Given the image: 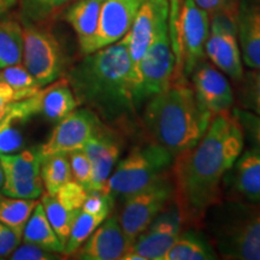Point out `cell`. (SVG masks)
<instances>
[{"mask_svg":"<svg viewBox=\"0 0 260 260\" xmlns=\"http://www.w3.org/2000/svg\"><path fill=\"white\" fill-rule=\"evenodd\" d=\"M182 226L180 212L172 201L135 240L129 252L144 260H162L181 234Z\"/></svg>","mask_w":260,"mask_h":260,"instance_id":"obj_13","label":"cell"},{"mask_svg":"<svg viewBox=\"0 0 260 260\" xmlns=\"http://www.w3.org/2000/svg\"><path fill=\"white\" fill-rule=\"evenodd\" d=\"M217 259L213 247L203 234L187 230L176 239L162 260H212Z\"/></svg>","mask_w":260,"mask_h":260,"instance_id":"obj_23","label":"cell"},{"mask_svg":"<svg viewBox=\"0 0 260 260\" xmlns=\"http://www.w3.org/2000/svg\"><path fill=\"white\" fill-rule=\"evenodd\" d=\"M39 204L38 199H19L0 191V223L12 229L22 237L29 217Z\"/></svg>","mask_w":260,"mask_h":260,"instance_id":"obj_25","label":"cell"},{"mask_svg":"<svg viewBox=\"0 0 260 260\" xmlns=\"http://www.w3.org/2000/svg\"><path fill=\"white\" fill-rule=\"evenodd\" d=\"M22 241L14 230L10 229L5 224L0 223V259L9 258L10 254Z\"/></svg>","mask_w":260,"mask_h":260,"instance_id":"obj_41","label":"cell"},{"mask_svg":"<svg viewBox=\"0 0 260 260\" xmlns=\"http://www.w3.org/2000/svg\"><path fill=\"white\" fill-rule=\"evenodd\" d=\"M211 118L189 82L180 80L172 81L164 92L147 100L140 126L146 139L176 157L199 142Z\"/></svg>","mask_w":260,"mask_h":260,"instance_id":"obj_3","label":"cell"},{"mask_svg":"<svg viewBox=\"0 0 260 260\" xmlns=\"http://www.w3.org/2000/svg\"><path fill=\"white\" fill-rule=\"evenodd\" d=\"M205 48L207 57L219 70L237 82L242 80V56L237 35L210 29Z\"/></svg>","mask_w":260,"mask_h":260,"instance_id":"obj_18","label":"cell"},{"mask_svg":"<svg viewBox=\"0 0 260 260\" xmlns=\"http://www.w3.org/2000/svg\"><path fill=\"white\" fill-rule=\"evenodd\" d=\"M174 201V182L171 169L158 180L123 201L119 223L133 241H135L169 204Z\"/></svg>","mask_w":260,"mask_h":260,"instance_id":"obj_7","label":"cell"},{"mask_svg":"<svg viewBox=\"0 0 260 260\" xmlns=\"http://www.w3.org/2000/svg\"><path fill=\"white\" fill-rule=\"evenodd\" d=\"M68 157H69L73 180L89 191L90 182H92V165L86 152L83 149H77L70 152Z\"/></svg>","mask_w":260,"mask_h":260,"instance_id":"obj_36","label":"cell"},{"mask_svg":"<svg viewBox=\"0 0 260 260\" xmlns=\"http://www.w3.org/2000/svg\"><path fill=\"white\" fill-rule=\"evenodd\" d=\"M9 258L11 260H56L61 256L59 253L46 251L37 245L23 242L22 246L16 247Z\"/></svg>","mask_w":260,"mask_h":260,"instance_id":"obj_40","label":"cell"},{"mask_svg":"<svg viewBox=\"0 0 260 260\" xmlns=\"http://www.w3.org/2000/svg\"><path fill=\"white\" fill-rule=\"evenodd\" d=\"M169 37L175 56L172 81L187 80L205 57V44L210 32V16L193 0H170Z\"/></svg>","mask_w":260,"mask_h":260,"instance_id":"obj_4","label":"cell"},{"mask_svg":"<svg viewBox=\"0 0 260 260\" xmlns=\"http://www.w3.org/2000/svg\"><path fill=\"white\" fill-rule=\"evenodd\" d=\"M40 175L46 193L56 194L61 186L73 180L68 154L57 153L42 157Z\"/></svg>","mask_w":260,"mask_h":260,"instance_id":"obj_27","label":"cell"},{"mask_svg":"<svg viewBox=\"0 0 260 260\" xmlns=\"http://www.w3.org/2000/svg\"><path fill=\"white\" fill-rule=\"evenodd\" d=\"M24 122L4 115L0 119V154L17 153L24 147V138L19 124Z\"/></svg>","mask_w":260,"mask_h":260,"instance_id":"obj_31","label":"cell"},{"mask_svg":"<svg viewBox=\"0 0 260 260\" xmlns=\"http://www.w3.org/2000/svg\"><path fill=\"white\" fill-rule=\"evenodd\" d=\"M65 79L79 105L92 110L104 123L125 135L134 129L139 109L134 99L132 60L124 38L86 54Z\"/></svg>","mask_w":260,"mask_h":260,"instance_id":"obj_2","label":"cell"},{"mask_svg":"<svg viewBox=\"0 0 260 260\" xmlns=\"http://www.w3.org/2000/svg\"><path fill=\"white\" fill-rule=\"evenodd\" d=\"M145 0H105L89 53L119 41L128 34ZM88 53V54H89Z\"/></svg>","mask_w":260,"mask_h":260,"instance_id":"obj_15","label":"cell"},{"mask_svg":"<svg viewBox=\"0 0 260 260\" xmlns=\"http://www.w3.org/2000/svg\"><path fill=\"white\" fill-rule=\"evenodd\" d=\"M174 73L175 56L167 28L148 47L139 64L134 89L138 109L152 96L164 92L171 84Z\"/></svg>","mask_w":260,"mask_h":260,"instance_id":"obj_9","label":"cell"},{"mask_svg":"<svg viewBox=\"0 0 260 260\" xmlns=\"http://www.w3.org/2000/svg\"><path fill=\"white\" fill-rule=\"evenodd\" d=\"M102 123V119L92 110L87 107L75 109L57 123L47 141L40 146L42 157L57 153L69 154L82 149Z\"/></svg>","mask_w":260,"mask_h":260,"instance_id":"obj_12","label":"cell"},{"mask_svg":"<svg viewBox=\"0 0 260 260\" xmlns=\"http://www.w3.org/2000/svg\"><path fill=\"white\" fill-rule=\"evenodd\" d=\"M193 2L200 9L205 10L207 14L211 15L219 9L232 5H237L240 3V0H193Z\"/></svg>","mask_w":260,"mask_h":260,"instance_id":"obj_42","label":"cell"},{"mask_svg":"<svg viewBox=\"0 0 260 260\" xmlns=\"http://www.w3.org/2000/svg\"><path fill=\"white\" fill-rule=\"evenodd\" d=\"M0 81L8 83L14 90V102L28 99L42 88L22 63L0 69Z\"/></svg>","mask_w":260,"mask_h":260,"instance_id":"obj_29","label":"cell"},{"mask_svg":"<svg viewBox=\"0 0 260 260\" xmlns=\"http://www.w3.org/2000/svg\"><path fill=\"white\" fill-rule=\"evenodd\" d=\"M41 204L44 206L48 222L53 228L54 233L57 234L58 239L60 240L61 245L65 247L69 239L71 226L80 211L68 210L57 200L54 195L48 194L46 191L41 195Z\"/></svg>","mask_w":260,"mask_h":260,"instance_id":"obj_28","label":"cell"},{"mask_svg":"<svg viewBox=\"0 0 260 260\" xmlns=\"http://www.w3.org/2000/svg\"><path fill=\"white\" fill-rule=\"evenodd\" d=\"M105 0H77L65 12V19L76 32L82 54H88L99 25L100 11Z\"/></svg>","mask_w":260,"mask_h":260,"instance_id":"obj_19","label":"cell"},{"mask_svg":"<svg viewBox=\"0 0 260 260\" xmlns=\"http://www.w3.org/2000/svg\"><path fill=\"white\" fill-rule=\"evenodd\" d=\"M109 216L110 214L107 213L90 214L80 211L71 226L69 239L64 247V255H74V253Z\"/></svg>","mask_w":260,"mask_h":260,"instance_id":"obj_30","label":"cell"},{"mask_svg":"<svg viewBox=\"0 0 260 260\" xmlns=\"http://www.w3.org/2000/svg\"><path fill=\"white\" fill-rule=\"evenodd\" d=\"M237 37L247 67L260 69V0H240Z\"/></svg>","mask_w":260,"mask_h":260,"instance_id":"obj_17","label":"cell"},{"mask_svg":"<svg viewBox=\"0 0 260 260\" xmlns=\"http://www.w3.org/2000/svg\"><path fill=\"white\" fill-rule=\"evenodd\" d=\"M124 133L102 123L82 148L92 165L89 190H105L106 182L124 148Z\"/></svg>","mask_w":260,"mask_h":260,"instance_id":"obj_11","label":"cell"},{"mask_svg":"<svg viewBox=\"0 0 260 260\" xmlns=\"http://www.w3.org/2000/svg\"><path fill=\"white\" fill-rule=\"evenodd\" d=\"M245 145V133L234 112L212 116L203 138L174 159V204L183 225L200 228L212 207L222 204V181Z\"/></svg>","mask_w":260,"mask_h":260,"instance_id":"obj_1","label":"cell"},{"mask_svg":"<svg viewBox=\"0 0 260 260\" xmlns=\"http://www.w3.org/2000/svg\"><path fill=\"white\" fill-rule=\"evenodd\" d=\"M17 0H0V16H3L16 4Z\"/></svg>","mask_w":260,"mask_h":260,"instance_id":"obj_44","label":"cell"},{"mask_svg":"<svg viewBox=\"0 0 260 260\" xmlns=\"http://www.w3.org/2000/svg\"><path fill=\"white\" fill-rule=\"evenodd\" d=\"M174 159L175 155L168 149L146 140L135 145L124 159L117 162L105 190L115 200L124 201L170 170Z\"/></svg>","mask_w":260,"mask_h":260,"instance_id":"obj_5","label":"cell"},{"mask_svg":"<svg viewBox=\"0 0 260 260\" xmlns=\"http://www.w3.org/2000/svg\"><path fill=\"white\" fill-rule=\"evenodd\" d=\"M234 113L241 123L245 138L248 139L252 149L260 153V115L248 110H235Z\"/></svg>","mask_w":260,"mask_h":260,"instance_id":"obj_38","label":"cell"},{"mask_svg":"<svg viewBox=\"0 0 260 260\" xmlns=\"http://www.w3.org/2000/svg\"><path fill=\"white\" fill-rule=\"evenodd\" d=\"M3 194L19 199H38L44 193V183L41 177L32 180H12L4 178L0 188Z\"/></svg>","mask_w":260,"mask_h":260,"instance_id":"obj_32","label":"cell"},{"mask_svg":"<svg viewBox=\"0 0 260 260\" xmlns=\"http://www.w3.org/2000/svg\"><path fill=\"white\" fill-rule=\"evenodd\" d=\"M22 241L37 245L46 251L64 254V246L61 245L60 240L58 239L57 234L48 222L41 201H39L35 209L32 210L25 224L22 234Z\"/></svg>","mask_w":260,"mask_h":260,"instance_id":"obj_22","label":"cell"},{"mask_svg":"<svg viewBox=\"0 0 260 260\" xmlns=\"http://www.w3.org/2000/svg\"><path fill=\"white\" fill-rule=\"evenodd\" d=\"M23 57V27L8 19L0 22V69L22 63Z\"/></svg>","mask_w":260,"mask_h":260,"instance_id":"obj_26","label":"cell"},{"mask_svg":"<svg viewBox=\"0 0 260 260\" xmlns=\"http://www.w3.org/2000/svg\"><path fill=\"white\" fill-rule=\"evenodd\" d=\"M42 154L40 146L30 149H22L17 153L0 154L4 178L12 180H32L41 177Z\"/></svg>","mask_w":260,"mask_h":260,"instance_id":"obj_24","label":"cell"},{"mask_svg":"<svg viewBox=\"0 0 260 260\" xmlns=\"http://www.w3.org/2000/svg\"><path fill=\"white\" fill-rule=\"evenodd\" d=\"M22 64L41 87L60 79L65 70V54L53 32L25 23Z\"/></svg>","mask_w":260,"mask_h":260,"instance_id":"obj_8","label":"cell"},{"mask_svg":"<svg viewBox=\"0 0 260 260\" xmlns=\"http://www.w3.org/2000/svg\"><path fill=\"white\" fill-rule=\"evenodd\" d=\"M14 102V90L6 82L0 81V119L5 115L10 104Z\"/></svg>","mask_w":260,"mask_h":260,"instance_id":"obj_43","label":"cell"},{"mask_svg":"<svg viewBox=\"0 0 260 260\" xmlns=\"http://www.w3.org/2000/svg\"><path fill=\"white\" fill-rule=\"evenodd\" d=\"M240 4V3H239ZM239 4L226 6L214 11L210 16V29L230 32L237 35V21H239Z\"/></svg>","mask_w":260,"mask_h":260,"instance_id":"obj_37","label":"cell"},{"mask_svg":"<svg viewBox=\"0 0 260 260\" xmlns=\"http://www.w3.org/2000/svg\"><path fill=\"white\" fill-rule=\"evenodd\" d=\"M74 0H22L24 14L32 21H40Z\"/></svg>","mask_w":260,"mask_h":260,"instance_id":"obj_34","label":"cell"},{"mask_svg":"<svg viewBox=\"0 0 260 260\" xmlns=\"http://www.w3.org/2000/svg\"><path fill=\"white\" fill-rule=\"evenodd\" d=\"M87 195H88V190L86 188L77 183L76 181L71 180L61 186L54 194V197L68 210L81 211Z\"/></svg>","mask_w":260,"mask_h":260,"instance_id":"obj_33","label":"cell"},{"mask_svg":"<svg viewBox=\"0 0 260 260\" xmlns=\"http://www.w3.org/2000/svg\"><path fill=\"white\" fill-rule=\"evenodd\" d=\"M115 205V199L106 190H89L81 211L90 214H110Z\"/></svg>","mask_w":260,"mask_h":260,"instance_id":"obj_39","label":"cell"},{"mask_svg":"<svg viewBox=\"0 0 260 260\" xmlns=\"http://www.w3.org/2000/svg\"><path fill=\"white\" fill-rule=\"evenodd\" d=\"M3 181H4V172H3L2 165H0V188L3 186Z\"/></svg>","mask_w":260,"mask_h":260,"instance_id":"obj_45","label":"cell"},{"mask_svg":"<svg viewBox=\"0 0 260 260\" xmlns=\"http://www.w3.org/2000/svg\"><path fill=\"white\" fill-rule=\"evenodd\" d=\"M45 87L46 88L42 87L38 93L39 115H42L48 121L58 123L79 105L65 77L58 79Z\"/></svg>","mask_w":260,"mask_h":260,"instance_id":"obj_20","label":"cell"},{"mask_svg":"<svg viewBox=\"0 0 260 260\" xmlns=\"http://www.w3.org/2000/svg\"><path fill=\"white\" fill-rule=\"evenodd\" d=\"M169 0H145L124 39L132 60L133 84L138 80L139 64L142 57L161 31L168 28Z\"/></svg>","mask_w":260,"mask_h":260,"instance_id":"obj_10","label":"cell"},{"mask_svg":"<svg viewBox=\"0 0 260 260\" xmlns=\"http://www.w3.org/2000/svg\"><path fill=\"white\" fill-rule=\"evenodd\" d=\"M216 247L225 259L260 260V211L230 206L216 229Z\"/></svg>","mask_w":260,"mask_h":260,"instance_id":"obj_6","label":"cell"},{"mask_svg":"<svg viewBox=\"0 0 260 260\" xmlns=\"http://www.w3.org/2000/svg\"><path fill=\"white\" fill-rule=\"evenodd\" d=\"M242 104L249 111L260 115V69H254L245 76L242 80Z\"/></svg>","mask_w":260,"mask_h":260,"instance_id":"obj_35","label":"cell"},{"mask_svg":"<svg viewBox=\"0 0 260 260\" xmlns=\"http://www.w3.org/2000/svg\"><path fill=\"white\" fill-rule=\"evenodd\" d=\"M133 243L134 241L123 230L118 216H111L94 230L74 254L81 260H123Z\"/></svg>","mask_w":260,"mask_h":260,"instance_id":"obj_14","label":"cell"},{"mask_svg":"<svg viewBox=\"0 0 260 260\" xmlns=\"http://www.w3.org/2000/svg\"><path fill=\"white\" fill-rule=\"evenodd\" d=\"M234 188L252 204H260V153L249 149L241 153L235 164Z\"/></svg>","mask_w":260,"mask_h":260,"instance_id":"obj_21","label":"cell"},{"mask_svg":"<svg viewBox=\"0 0 260 260\" xmlns=\"http://www.w3.org/2000/svg\"><path fill=\"white\" fill-rule=\"evenodd\" d=\"M190 77L197 99L206 111L214 116L232 110L234 104L232 86L212 64L200 61Z\"/></svg>","mask_w":260,"mask_h":260,"instance_id":"obj_16","label":"cell"}]
</instances>
